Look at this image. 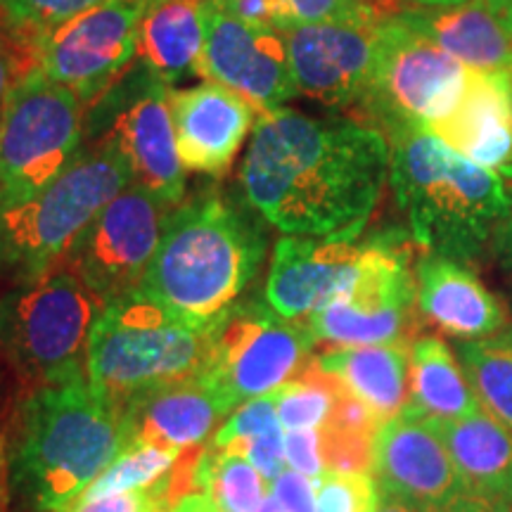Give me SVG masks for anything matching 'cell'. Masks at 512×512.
I'll return each instance as SVG.
<instances>
[{
  "label": "cell",
  "mask_w": 512,
  "mask_h": 512,
  "mask_svg": "<svg viewBox=\"0 0 512 512\" xmlns=\"http://www.w3.org/2000/svg\"><path fill=\"white\" fill-rule=\"evenodd\" d=\"M392 171L370 121L261 112L240 164V195L268 226L304 238L358 240Z\"/></svg>",
  "instance_id": "1"
},
{
  "label": "cell",
  "mask_w": 512,
  "mask_h": 512,
  "mask_svg": "<svg viewBox=\"0 0 512 512\" xmlns=\"http://www.w3.org/2000/svg\"><path fill=\"white\" fill-rule=\"evenodd\" d=\"M264 223L242 195L197 190L171 209L138 292L185 316H221L261 271Z\"/></svg>",
  "instance_id": "2"
},
{
  "label": "cell",
  "mask_w": 512,
  "mask_h": 512,
  "mask_svg": "<svg viewBox=\"0 0 512 512\" xmlns=\"http://www.w3.org/2000/svg\"><path fill=\"white\" fill-rule=\"evenodd\" d=\"M389 183L415 245L470 264L512 219V190L420 126L389 133Z\"/></svg>",
  "instance_id": "3"
},
{
  "label": "cell",
  "mask_w": 512,
  "mask_h": 512,
  "mask_svg": "<svg viewBox=\"0 0 512 512\" xmlns=\"http://www.w3.org/2000/svg\"><path fill=\"white\" fill-rule=\"evenodd\" d=\"M124 448L119 411L88 375L31 389L8 453L10 484L43 512L76 501Z\"/></svg>",
  "instance_id": "4"
},
{
  "label": "cell",
  "mask_w": 512,
  "mask_h": 512,
  "mask_svg": "<svg viewBox=\"0 0 512 512\" xmlns=\"http://www.w3.org/2000/svg\"><path fill=\"white\" fill-rule=\"evenodd\" d=\"M221 316L192 318L133 292L102 306L88 339V382L114 408L207 368Z\"/></svg>",
  "instance_id": "5"
},
{
  "label": "cell",
  "mask_w": 512,
  "mask_h": 512,
  "mask_svg": "<svg viewBox=\"0 0 512 512\" xmlns=\"http://www.w3.org/2000/svg\"><path fill=\"white\" fill-rule=\"evenodd\" d=\"M131 183L119 147L102 138L48 188L0 204V273L17 285L53 271L88 223Z\"/></svg>",
  "instance_id": "6"
},
{
  "label": "cell",
  "mask_w": 512,
  "mask_h": 512,
  "mask_svg": "<svg viewBox=\"0 0 512 512\" xmlns=\"http://www.w3.org/2000/svg\"><path fill=\"white\" fill-rule=\"evenodd\" d=\"M100 311L93 292L62 264L0 297V349L29 392L88 375V339Z\"/></svg>",
  "instance_id": "7"
},
{
  "label": "cell",
  "mask_w": 512,
  "mask_h": 512,
  "mask_svg": "<svg viewBox=\"0 0 512 512\" xmlns=\"http://www.w3.org/2000/svg\"><path fill=\"white\" fill-rule=\"evenodd\" d=\"M86 152V105L38 67L0 110V204L48 188Z\"/></svg>",
  "instance_id": "8"
},
{
  "label": "cell",
  "mask_w": 512,
  "mask_h": 512,
  "mask_svg": "<svg viewBox=\"0 0 512 512\" xmlns=\"http://www.w3.org/2000/svg\"><path fill=\"white\" fill-rule=\"evenodd\" d=\"M171 93L174 83L138 57L86 107V147L110 138L126 159L133 185L176 207L185 200L188 178L178 157Z\"/></svg>",
  "instance_id": "9"
},
{
  "label": "cell",
  "mask_w": 512,
  "mask_h": 512,
  "mask_svg": "<svg viewBox=\"0 0 512 512\" xmlns=\"http://www.w3.org/2000/svg\"><path fill=\"white\" fill-rule=\"evenodd\" d=\"M467 74L456 57L387 15L377 24L368 91L358 107L384 136L408 126L432 128L456 107Z\"/></svg>",
  "instance_id": "10"
},
{
  "label": "cell",
  "mask_w": 512,
  "mask_h": 512,
  "mask_svg": "<svg viewBox=\"0 0 512 512\" xmlns=\"http://www.w3.org/2000/svg\"><path fill=\"white\" fill-rule=\"evenodd\" d=\"M311 330L268 304H233L221 313L202 377L233 413L240 403L268 396L302 375L316 347Z\"/></svg>",
  "instance_id": "11"
},
{
  "label": "cell",
  "mask_w": 512,
  "mask_h": 512,
  "mask_svg": "<svg viewBox=\"0 0 512 512\" xmlns=\"http://www.w3.org/2000/svg\"><path fill=\"white\" fill-rule=\"evenodd\" d=\"M411 247L396 235L368 240L356 280L304 320L316 342L332 347L413 342L418 287Z\"/></svg>",
  "instance_id": "12"
},
{
  "label": "cell",
  "mask_w": 512,
  "mask_h": 512,
  "mask_svg": "<svg viewBox=\"0 0 512 512\" xmlns=\"http://www.w3.org/2000/svg\"><path fill=\"white\" fill-rule=\"evenodd\" d=\"M171 209V204L131 183L88 223L62 266H67L102 306L119 302L140 290Z\"/></svg>",
  "instance_id": "13"
},
{
  "label": "cell",
  "mask_w": 512,
  "mask_h": 512,
  "mask_svg": "<svg viewBox=\"0 0 512 512\" xmlns=\"http://www.w3.org/2000/svg\"><path fill=\"white\" fill-rule=\"evenodd\" d=\"M147 0H105L43 31L29 43L31 60L48 79L98 100L138 60V24Z\"/></svg>",
  "instance_id": "14"
},
{
  "label": "cell",
  "mask_w": 512,
  "mask_h": 512,
  "mask_svg": "<svg viewBox=\"0 0 512 512\" xmlns=\"http://www.w3.org/2000/svg\"><path fill=\"white\" fill-rule=\"evenodd\" d=\"M373 475L380 491L422 512H494L477 501L434 427L411 411L382 422Z\"/></svg>",
  "instance_id": "15"
},
{
  "label": "cell",
  "mask_w": 512,
  "mask_h": 512,
  "mask_svg": "<svg viewBox=\"0 0 512 512\" xmlns=\"http://www.w3.org/2000/svg\"><path fill=\"white\" fill-rule=\"evenodd\" d=\"M207 41H204V79L223 83L247 98L256 110L273 112L297 98L290 57L280 29L254 27L204 0Z\"/></svg>",
  "instance_id": "16"
},
{
  "label": "cell",
  "mask_w": 512,
  "mask_h": 512,
  "mask_svg": "<svg viewBox=\"0 0 512 512\" xmlns=\"http://www.w3.org/2000/svg\"><path fill=\"white\" fill-rule=\"evenodd\" d=\"M380 19L290 24L280 29L299 95L339 110L361 105L373 69Z\"/></svg>",
  "instance_id": "17"
},
{
  "label": "cell",
  "mask_w": 512,
  "mask_h": 512,
  "mask_svg": "<svg viewBox=\"0 0 512 512\" xmlns=\"http://www.w3.org/2000/svg\"><path fill=\"white\" fill-rule=\"evenodd\" d=\"M368 242L283 235L273 247L266 304L287 320L304 323L354 283Z\"/></svg>",
  "instance_id": "18"
},
{
  "label": "cell",
  "mask_w": 512,
  "mask_h": 512,
  "mask_svg": "<svg viewBox=\"0 0 512 512\" xmlns=\"http://www.w3.org/2000/svg\"><path fill=\"white\" fill-rule=\"evenodd\" d=\"M259 110L223 83L202 81L197 86L174 88L171 117L178 157L185 171L221 178L252 136Z\"/></svg>",
  "instance_id": "19"
},
{
  "label": "cell",
  "mask_w": 512,
  "mask_h": 512,
  "mask_svg": "<svg viewBox=\"0 0 512 512\" xmlns=\"http://www.w3.org/2000/svg\"><path fill=\"white\" fill-rule=\"evenodd\" d=\"M230 411L202 375L145 389L119 408L126 444H152L185 453L209 444Z\"/></svg>",
  "instance_id": "20"
},
{
  "label": "cell",
  "mask_w": 512,
  "mask_h": 512,
  "mask_svg": "<svg viewBox=\"0 0 512 512\" xmlns=\"http://www.w3.org/2000/svg\"><path fill=\"white\" fill-rule=\"evenodd\" d=\"M418 311L432 328L458 342L505 330L508 313L465 261L425 252L415 261Z\"/></svg>",
  "instance_id": "21"
},
{
  "label": "cell",
  "mask_w": 512,
  "mask_h": 512,
  "mask_svg": "<svg viewBox=\"0 0 512 512\" xmlns=\"http://www.w3.org/2000/svg\"><path fill=\"white\" fill-rule=\"evenodd\" d=\"M434 136L484 169L503 174L512 166V72H470L451 114Z\"/></svg>",
  "instance_id": "22"
},
{
  "label": "cell",
  "mask_w": 512,
  "mask_h": 512,
  "mask_svg": "<svg viewBox=\"0 0 512 512\" xmlns=\"http://www.w3.org/2000/svg\"><path fill=\"white\" fill-rule=\"evenodd\" d=\"M470 72H512V36L486 8V0L453 8H401L392 12Z\"/></svg>",
  "instance_id": "23"
},
{
  "label": "cell",
  "mask_w": 512,
  "mask_h": 512,
  "mask_svg": "<svg viewBox=\"0 0 512 512\" xmlns=\"http://www.w3.org/2000/svg\"><path fill=\"white\" fill-rule=\"evenodd\" d=\"M425 420V418H422ZM472 496L491 510L512 501V430L484 408L463 420H427Z\"/></svg>",
  "instance_id": "24"
},
{
  "label": "cell",
  "mask_w": 512,
  "mask_h": 512,
  "mask_svg": "<svg viewBox=\"0 0 512 512\" xmlns=\"http://www.w3.org/2000/svg\"><path fill=\"white\" fill-rule=\"evenodd\" d=\"M207 10L204 0H147L138 24V57L169 83L202 76Z\"/></svg>",
  "instance_id": "25"
},
{
  "label": "cell",
  "mask_w": 512,
  "mask_h": 512,
  "mask_svg": "<svg viewBox=\"0 0 512 512\" xmlns=\"http://www.w3.org/2000/svg\"><path fill=\"white\" fill-rule=\"evenodd\" d=\"M325 373L337 377L377 420L387 422L408 403L411 342L332 347L316 356Z\"/></svg>",
  "instance_id": "26"
},
{
  "label": "cell",
  "mask_w": 512,
  "mask_h": 512,
  "mask_svg": "<svg viewBox=\"0 0 512 512\" xmlns=\"http://www.w3.org/2000/svg\"><path fill=\"white\" fill-rule=\"evenodd\" d=\"M479 401L463 366L448 344L437 335H422L411 342L408 403L425 420H463L479 411Z\"/></svg>",
  "instance_id": "27"
},
{
  "label": "cell",
  "mask_w": 512,
  "mask_h": 512,
  "mask_svg": "<svg viewBox=\"0 0 512 512\" xmlns=\"http://www.w3.org/2000/svg\"><path fill=\"white\" fill-rule=\"evenodd\" d=\"M458 361L479 406L512 430V330L460 342Z\"/></svg>",
  "instance_id": "28"
},
{
  "label": "cell",
  "mask_w": 512,
  "mask_h": 512,
  "mask_svg": "<svg viewBox=\"0 0 512 512\" xmlns=\"http://www.w3.org/2000/svg\"><path fill=\"white\" fill-rule=\"evenodd\" d=\"M195 494H207L221 512H254L271 494V482L247 458L207 444L197 458Z\"/></svg>",
  "instance_id": "29"
},
{
  "label": "cell",
  "mask_w": 512,
  "mask_h": 512,
  "mask_svg": "<svg viewBox=\"0 0 512 512\" xmlns=\"http://www.w3.org/2000/svg\"><path fill=\"white\" fill-rule=\"evenodd\" d=\"M344 394V384L325 373L313 358L302 370V375L283 384L271 394L275 401L280 425L285 432L292 430H318L332 418L339 399Z\"/></svg>",
  "instance_id": "30"
},
{
  "label": "cell",
  "mask_w": 512,
  "mask_h": 512,
  "mask_svg": "<svg viewBox=\"0 0 512 512\" xmlns=\"http://www.w3.org/2000/svg\"><path fill=\"white\" fill-rule=\"evenodd\" d=\"M181 453L152 444H126L121 453L105 467V472L88 484L79 498H100L126 491L155 489L164 477L171 475ZM74 503V501H72Z\"/></svg>",
  "instance_id": "31"
},
{
  "label": "cell",
  "mask_w": 512,
  "mask_h": 512,
  "mask_svg": "<svg viewBox=\"0 0 512 512\" xmlns=\"http://www.w3.org/2000/svg\"><path fill=\"white\" fill-rule=\"evenodd\" d=\"M100 3H105V0H3L0 3V24L27 48L43 31L53 29Z\"/></svg>",
  "instance_id": "32"
},
{
  "label": "cell",
  "mask_w": 512,
  "mask_h": 512,
  "mask_svg": "<svg viewBox=\"0 0 512 512\" xmlns=\"http://www.w3.org/2000/svg\"><path fill=\"white\" fill-rule=\"evenodd\" d=\"M382 501L373 472H325L318 477L316 512H377Z\"/></svg>",
  "instance_id": "33"
},
{
  "label": "cell",
  "mask_w": 512,
  "mask_h": 512,
  "mask_svg": "<svg viewBox=\"0 0 512 512\" xmlns=\"http://www.w3.org/2000/svg\"><path fill=\"white\" fill-rule=\"evenodd\" d=\"M275 427L283 425H280L278 413H275L273 396H256L252 401L240 403V406L228 415L226 422H223L214 437L209 439V446L214 448V451L230 453V456H233L242 444L275 430Z\"/></svg>",
  "instance_id": "34"
},
{
  "label": "cell",
  "mask_w": 512,
  "mask_h": 512,
  "mask_svg": "<svg viewBox=\"0 0 512 512\" xmlns=\"http://www.w3.org/2000/svg\"><path fill=\"white\" fill-rule=\"evenodd\" d=\"M292 24L375 22L380 19L366 0H285Z\"/></svg>",
  "instance_id": "35"
},
{
  "label": "cell",
  "mask_w": 512,
  "mask_h": 512,
  "mask_svg": "<svg viewBox=\"0 0 512 512\" xmlns=\"http://www.w3.org/2000/svg\"><path fill=\"white\" fill-rule=\"evenodd\" d=\"M159 505L169 508L157 494V489H143L100 498H76L74 503L57 512H152Z\"/></svg>",
  "instance_id": "36"
},
{
  "label": "cell",
  "mask_w": 512,
  "mask_h": 512,
  "mask_svg": "<svg viewBox=\"0 0 512 512\" xmlns=\"http://www.w3.org/2000/svg\"><path fill=\"white\" fill-rule=\"evenodd\" d=\"M211 3L228 12L230 17L254 24V27L283 29L292 24L285 0H211Z\"/></svg>",
  "instance_id": "37"
},
{
  "label": "cell",
  "mask_w": 512,
  "mask_h": 512,
  "mask_svg": "<svg viewBox=\"0 0 512 512\" xmlns=\"http://www.w3.org/2000/svg\"><path fill=\"white\" fill-rule=\"evenodd\" d=\"M285 460L290 470L302 472L306 477L318 479L320 475H325L320 432L318 430L285 432Z\"/></svg>",
  "instance_id": "38"
},
{
  "label": "cell",
  "mask_w": 512,
  "mask_h": 512,
  "mask_svg": "<svg viewBox=\"0 0 512 512\" xmlns=\"http://www.w3.org/2000/svg\"><path fill=\"white\" fill-rule=\"evenodd\" d=\"M316 491L318 479L290 467L271 482V496L285 512H316Z\"/></svg>",
  "instance_id": "39"
},
{
  "label": "cell",
  "mask_w": 512,
  "mask_h": 512,
  "mask_svg": "<svg viewBox=\"0 0 512 512\" xmlns=\"http://www.w3.org/2000/svg\"><path fill=\"white\" fill-rule=\"evenodd\" d=\"M31 67H36V64L27 53V48L0 24V110H3L12 86H15Z\"/></svg>",
  "instance_id": "40"
},
{
  "label": "cell",
  "mask_w": 512,
  "mask_h": 512,
  "mask_svg": "<svg viewBox=\"0 0 512 512\" xmlns=\"http://www.w3.org/2000/svg\"><path fill=\"white\" fill-rule=\"evenodd\" d=\"M494 249H496L498 259H501V264L512 273V219L505 223V228L498 233Z\"/></svg>",
  "instance_id": "41"
},
{
  "label": "cell",
  "mask_w": 512,
  "mask_h": 512,
  "mask_svg": "<svg viewBox=\"0 0 512 512\" xmlns=\"http://www.w3.org/2000/svg\"><path fill=\"white\" fill-rule=\"evenodd\" d=\"M486 8L498 19V24L512 36V0H486Z\"/></svg>",
  "instance_id": "42"
},
{
  "label": "cell",
  "mask_w": 512,
  "mask_h": 512,
  "mask_svg": "<svg viewBox=\"0 0 512 512\" xmlns=\"http://www.w3.org/2000/svg\"><path fill=\"white\" fill-rule=\"evenodd\" d=\"M8 496H10V472H8V453H5V444L0 446V512L8 510Z\"/></svg>",
  "instance_id": "43"
},
{
  "label": "cell",
  "mask_w": 512,
  "mask_h": 512,
  "mask_svg": "<svg viewBox=\"0 0 512 512\" xmlns=\"http://www.w3.org/2000/svg\"><path fill=\"white\" fill-rule=\"evenodd\" d=\"M403 8H453V5L470 3V0H396Z\"/></svg>",
  "instance_id": "44"
},
{
  "label": "cell",
  "mask_w": 512,
  "mask_h": 512,
  "mask_svg": "<svg viewBox=\"0 0 512 512\" xmlns=\"http://www.w3.org/2000/svg\"><path fill=\"white\" fill-rule=\"evenodd\" d=\"M377 512H422V510L413 508V505H408L406 501H399V498L382 494V501H380V508H377Z\"/></svg>",
  "instance_id": "45"
},
{
  "label": "cell",
  "mask_w": 512,
  "mask_h": 512,
  "mask_svg": "<svg viewBox=\"0 0 512 512\" xmlns=\"http://www.w3.org/2000/svg\"><path fill=\"white\" fill-rule=\"evenodd\" d=\"M254 512H285V510L280 508V503L275 501V498H273L271 494H268V496L264 498V503H261L259 508H256Z\"/></svg>",
  "instance_id": "46"
},
{
  "label": "cell",
  "mask_w": 512,
  "mask_h": 512,
  "mask_svg": "<svg viewBox=\"0 0 512 512\" xmlns=\"http://www.w3.org/2000/svg\"><path fill=\"white\" fill-rule=\"evenodd\" d=\"M503 178H505V183H508V188L512 190V166H508V169H505L503 171V174H501Z\"/></svg>",
  "instance_id": "47"
},
{
  "label": "cell",
  "mask_w": 512,
  "mask_h": 512,
  "mask_svg": "<svg viewBox=\"0 0 512 512\" xmlns=\"http://www.w3.org/2000/svg\"><path fill=\"white\" fill-rule=\"evenodd\" d=\"M494 512H512V501H510V503H505V505H501V508H496Z\"/></svg>",
  "instance_id": "48"
},
{
  "label": "cell",
  "mask_w": 512,
  "mask_h": 512,
  "mask_svg": "<svg viewBox=\"0 0 512 512\" xmlns=\"http://www.w3.org/2000/svg\"><path fill=\"white\" fill-rule=\"evenodd\" d=\"M152 512H174V508H164V505H159V508H155Z\"/></svg>",
  "instance_id": "49"
},
{
  "label": "cell",
  "mask_w": 512,
  "mask_h": 512,
  "mask_svg": "<svg viewBox=\"0 0 512 512\" xmlns=\"http://www.w3.org/2000/svg\"><path fill=\"white\" fill-rule=\"evenodd\" d=\"M0 446H3V439H0Z\"/></svg>",
  "instance_id": "50"
},
{
  "label": "cell",
  "mask_w": 512,
  "mask_h": 512,
  "mask_svg": "<svg viewBox=\"0 0 512 512\" xmlns=\"http://www.w3.org/2000/svg\"><path fill=\"white\" fill-rule=\"evenodd\" d=\"M0 3H3V0H0Z\"/></svg>",
  "instance_id": "51"
}]
</instances>
